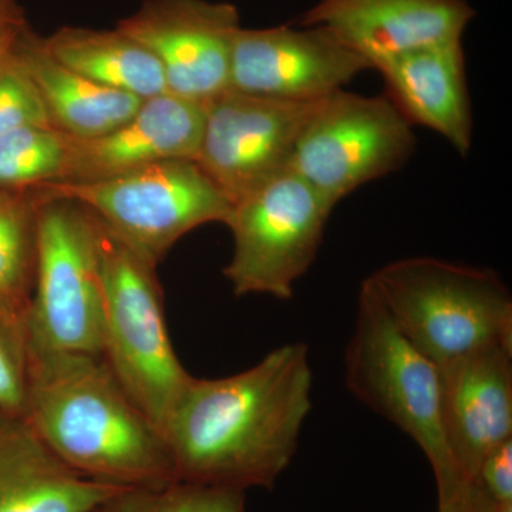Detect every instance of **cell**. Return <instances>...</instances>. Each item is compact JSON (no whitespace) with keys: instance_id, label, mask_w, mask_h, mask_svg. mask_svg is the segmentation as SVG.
Returning a JSON list of instances; mask_svg holds the SVG:
<instances>
[{"instance_id":"cell-8","label":"cell","mask_w":512,"mask_h":512,"mask_svg":"<svg viewBox=\"0 0 512 512\" xmlns=\"http://www.w3.org/2000/svg\"><path fill=\"white\" fill-rule=\"evenodd\" d=\"M416 146L412 124L389 97L342 89L316 101L291 170L335 208L362 185L400 170Z\"/></svg>"},{"instance_id":"cell-1","label":"cell","mask_w":512,"mask_h":512,"mask_svg":"<svg viewBox=\"0 0 512 512\" xmlns=\"http://www.w3.org/2000/svg\"><path fill=\"white\" fill-rule=\"evenodd\" d=\"M308 346L286 343L244 372L191 376L165 421L178 481L272 488L291 464L312 409Z\"/></svg>"},{"instance_id":"cell-20","label":"cell","mask_w":512,"mask_h":512,"mask_svg":"<svg viewBox=\"0 0 512 512\" xmlns=\"http://www.w3.org/2000/svg\"><path fill=\"white\" fill-rule=\"evenodd\" d=\"M35 194L0 190V313L26 322L36 268Z\"/></svg>"},{"instance_id":"cell-22","label":"cell","mask_w":512,"mask_h":512,"mask_svg":"<svg viewBox=\"0 0 512 512\" xmlns=\"http://www.w3.org/2000/svg\"><path fill=\"white\" fill-rule=\"evenodd\" d=\"M96 512H248L245 491L173 481L160 487L121 488Z\"/></svg>"},{"instance_id":"cell-14","label":"cell","mask_w":512,"mask_h":512,"mask_svg":"<svg viewBox=\"0 0 512 512\" xmlns=\"http://www.w3.org/2000/svg\"><path fill=\"white\" fill-rule=\"evenodd\" d=\"M474 18L467 0H319L301 25L329 29L375 69L409 50L463 40Z\"/></svg>"},{"instance_id":"cell-12","label":"cell","mask_w":512,"mask_h":512,"mask_svg":"<svg viewBox=\"0 0 512 512\" xmlns=\"http://www.w3.org/2000/svg\"><path fill=\"white\" fill-rule=\"evenodd\" d=\"M369 64L323 26L239 29L229 89L264 99L313 103L345 89Z\"/></svg>"},{"instance_id":"cell-18","label":"cell","mask_w":512,"mask_h":512,"mask_svg":"<svg viewBox=\"0 0 512 512\" xmlns=\"http://www.w3.org/2000/svg\"><path fill=\"white\" fill-rule=\"evenodd\" d=\"M13 50L35 83L50 126L66 136H100L130 119L143 103L64 66L47 52L45 37L28 23L20 29Z\"/></svg>"},{"instance_id":"cell-27","label":"cell","mask_w":512,"mask_h":512,"mask_svg":"<svg viewBox=\"0 0 512 512\" xmlns=\"http://www.w3.org/2000/svg\"><path fill=\"white\" fill-rule=\"evenodd\" d=\"M26 23H20V25H15V23H0V62L8 55L10 49L13 47V43H15L16 37L19 35L20 29H22Z\"/></svg>"},{"instance_id":"cell-13","label":"cell","mask_w":512,"mask_h":512,"mask_svg":"<svg viewBox=\"0 0 512 512\" xmlns=\"http://www.w3.org/2000/svg\"><path fill=\"white\" fill-rule=\"evenodd\" d=\"M440 417L454 467L477 483L485 456L512 439V348L487 346L440 366Z\"/></svg>"},{"instance_id":"cell-23","label":"cell","mask_w":512,"mask_h":512,"mask_svg":"<svg viewBox=\"0 0 512 512\" xmlns=\"http://www.w3.org/2000/svg\"><path fill=\"white\" fill-rule=\"evenodd\" d=\"M29 367L25 320L0 313V419H25Z\"/></svg>"},{"instance_id":"cell-2","label":"cell","mask_w":512,"mask_h":512,"mask_svg":"<svg viewBox=\"0 0 512 512\" xmlns=\"http://www.w3.org/2000/svg\"><path fill=\"white\" fill-rule=\"evenodd\" d=\"M25 420L77 473L120 488L177 481L161 430L101 356L29 349Z\"/></svg>"},{"instance_id":"cell-9","label":"cell","mask_w":512,"mask_h":512,"mask_svg":"<svg viewBox=\"0 0 512 512\" xmlns=\"http://www.w3.org/2000/svg\"><path fill=\"white\" fill-rule=\"evenodd\" d=\"M332 211L292 170L235 202L225 222L234 249L222 271L235 295L291 299L315 262Z\"/></svg>"},{"instance_id":"cell-19","label":"cell","mask_w":512,"mask_h":512,"mask_svg":"<svg viewBox=\"0 0 512 512\" xmlns=\"http://www.w3.org/2000/svg\"><path fill=\"white\" fill-rule=\"evenodd\" d=\"M47 52L87 79L140 100L168 93L163 67L143 43L117 28L64 26L45 37Z\"/></svg>"},{"instance_id":"cell-4","label":"cell","mask_w":512,"mask_h":512,"mask_svg":"<svg viewBox=\"0 0 512 512\" xmlns=\"http://www.w3.org/2000/svg\"><path fill=\"white\" fill-rule=\"evenodd\" d=\"M96 222L103 276L101 357L163 433L191 375L181 365L168 333L156 266L134 254L97 218Z\"/></svg>"},{"instance_id":"cell-6","label":"cell","mask_w":512,"mask_h":512,"mask_svg":"<svg viewBox=\"0 0 512 512\" xmlns=\"http://www.w3.org/2000/svg\"><path fill=\"white\" fill-rule=\"evenodd\" d=\"M30 191L40 200L83 205L110 234L154 266L192 229L225 224L234 207L194 160L164 161L92 183L56 181Z\"/></svg>"},{"instance_id":"cell-21","label":"cell","mask_w":512,"mask_h":512,"mask_svg":"<svg viewBox=\"0 0 512 512\" xmlns=\"http://www.w3.org/2000/svg\"><path fill=\"white\" fill-rule=\"evenodd\" d=\"M70 138L53 127H25L0 136V190L25 191L66 173Z\"/></svg>"},{"instance_id":"cell-11","label":"cell","mask_w":512,"mask_h":512,"mask_svg":"<svg viewBox=\"0 0 512 512\" xmlns=\"http://www.w3.org/2000/svg\"><path fill=\"white\" fill-rule=\"evenodd\" d=\"M156 56L168 93L207 106L229 89L237 6L211 0H144L117 23Z\"/></svg>"},{"instance_id":"cell-28","label":"cell","mask_w":512,"mask_h":512,"mask_svg":"<svg viewBox=\"0 0 512 512\" xmlns=\"http://www.w3.org/2000/svg\"><path fill=\"white\" fill-rule=\"evenodd\" d=\"M0 23H26L25 10L16 0H0Z\"/></svg>"},{"instance_id":"cell-29","label":"cell","mask_w":512,"mask_h":512,"mask_svg":"<svg viewBox=\"0 0 512 512\" xmlns=\"http://www.w3.org/2000/svg\"><path fill=\"white\" fill-rule=\"evenodd\" d=\"M493 512H512V501H504V503H495Z\"/></svg>"},{"instance_id":"cell-10","label":"cell","mask_w":512,"mask_h":512,"mask_svg":"<svg viewBox=\"0 0 512 512\" xmlns=\"http://www.w3.org/2000/svg\"><path fill=\"white\" fill-rule=\"evenodd\" d=\"M315 104L228 89L205 106L194 161L234 205L291 170L296 141Z\"/></svg>"},{"instance_id":"cell-26","label":"cell","mask_w":512,"mask_h":512,"mask_svg":"<svg viewBox=\"0 0 512 512\" xmlns=\"http://www.w3.org/2000/svg\"><path fill=\"white\" fill-rule=\"evenodd\" d=\"M494 501L478 483L458 484L447 493L439 494L437 512H493Z\"/></svg>"},{"instance_id":"cell-17","label":"cell","mask_w":512,"mask_h":512,"mask_svg":"<svg viewBox=\"0 0 512 512\" xmlns=\"http://www.w3.org/2000/svg\"><path fill=\"white\" fill-rule=\"evenodd\" d=\"M120 490L67 466L25 419H0V512H96Z\"/></svg>"},{"instance_id":"cell-3","label":"cell","mask_w":512,"mask_h":512,"mask_svg":"<svg viewBox=\"0 0 512 512\" xmlns=\"http://www.w3.org/2000/svg\"><path fill=\"white\" fill-rule=\"evenodd\" d=\"M363 284L437 366L487 346L512 348V296L501 276L430 256L400 259Z\"/></svg>"},{"instance_id":"cell-7","label":"cell","mask_w":512,"mask_h":512,"mask_svg":"<svg viewBox=\"0 0 512 512\" xmlns=\"http://www.w3.org/2000/svg\"><path fill=\"white\" fill-rule=\"evenodd\" d=\"M36 200L29 349L101 356L103 276L96 218L74 201Z\"/></svg>"},{"instance_id":"cell-16","label":"cell","mask_w":512,"mask_h":512,"mask_svg":"<svg viewBox=\"0 0 512 512\" xmlns=\"http://www.w3.org/2000/svg\"><path fill=\"white\" fill-rule=\"evenodd\" d=\"M389 99L410 124L446 138L461 156L473 146V111L468 96L463 40L436 43L383 60Z\"/></svg>"},{"instance_id":"cell-15","label":"cell","mask_w":512,"mask_h":512,"mask_svg":"<svg viewBox=\"0 0 512 512\" xmlns=\"http://www.w3.org/2000/svg\"><path fill=\"white\" fill-rule=\"evenodd\" d=\"M204 119L205 106L171 93L143 100L130 119L107 133L69 136V163L60 181L92 183L164 161L194 160Z\"/></svg>"},{"instance_id":"cell-25","label":"cell","mask_w":512,"mask_h":512,"mask_svg":"<svg viewBox=\"0 0 512 512\" xmlns=\"http://www.w3.org/2000/svg\"><path fill=\"white\" fill-rule=\"evenodd\" d=\"M477 483L495 503L512 501V439L485 456Z\"/></svg>"},{"instance_id":"cell-24","label":"cell","mask_w":512,"mask_h":512,"mask_svg":"<svg viewBox=\"0 0 512 512\" xmlns=\"http://www.w3.org/2000/svg\"><path fill=\"white\" fill-rule=\"evenodd\" d=\"M25 127L52 126L35 83L12 47L0 62V136Z\"/></svg>"},{"instance_id":"cell-5","label":"cell","mask_w":512,"mask_h":512,"mask_svg":"<svg viewBox=\"0 0 512 512\" xmlns=\"http://www.w3.org/2000/svg\"><path fill=\"white\" fill-rule=\"evenodd\" d=\"M345 383L360 403L421 448L433 468L437 493L466 481L451 461L441 429L440 366L400 332L365 284L345 352Z\"/></svg>"}]
</instances>
